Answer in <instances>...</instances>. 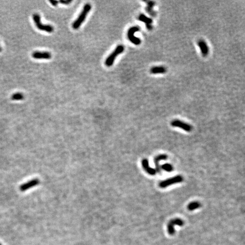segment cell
I'll return each instance as SVG.
<instances>
[{"mask_svg": "<svg viewBox=\"0 0 245 245\" xmlns=\"http://www.w3.org/2000/svg\"><path fill=\"white\" fill-rule=\"evenodd\" d=\"M184 224H185V222L181 219L177 218V219H172L168 222V225H167V230H168V233L170 235H174V233H175L174 226L176 225V226L181 227V226H183Z\"/></svg>", "mask_w": 245, "mask_h": 245, "instance_id": "obj_6", "label": "cell"}, {"mask_svg": "<svg viewBox=\"0 0 245 245\" xmlns=\"http://www.w3.org/2000/svg\"><path fill=\"white\" fill-rule=\"evenodd\" d=\"M125 47L122 45H119L117 46L115 50L110 55L107 57L105 60V64L107 67H110L113 65L114 60L116 57L124 52Z\"/></svg>", "mask_w": 245, "mask_h": 245, "instance_id": "obj_2", "label": "cell"}, {"mask_svg": "<svg viewBox=\"0 0 245 245\" xmlns=\"http://www.w3.org/2000/svg\"><path fill=\"white\" fill-rule=\"evenodd\" d=\"M168 157L166 154H160L156 156L154 159V163L156 167V171L159 173L161 172V167L160 165V162L163 160H166Z\"/></svg>", "mask_w": 245, "mask_h": 245, "instance_id": "obj_11", "label": "cell"}, {"mask_svg": "<svg viewBox=\"0 0 245 245\" xmlns=\"http://www.w3.org/2000/svg\"><path fill=\"white\" fill-rule=\"evenodd\" d=\"M197 44L201 50L203 55L204 56H206L208 54L209 52V49L206 43L203 40H200L198 41Z\"/></svg>", "mask_w": 245, "mask_h": 245, "instance_id": "obj_13", "label": "cell"}, {"mask_svg": "<svg viewBox=\"0 0 245 245\" xmlns=\"http://www.w3.org/2000/svg\"><path fill=\"white\" fill-rule=\"evenodd\" d=\"M140 30L139 27L137 26L132 27L129 29L127 33V36L129 40L135 45H138L141 44V41L139 38L135 36L136 32H138Z\"/></svg>", "mask_w": 245, "mask_h": 245, "instance_id": "obj_5", "label": "cell"}, {"mask_svg": "<svg viewBox=\"0 0 245 245\" xmlns=\"http://www.w3.org/2000/svg\"><path fill=\"white\" fill-rule=\"evenodd\" d=\"M201 206V203H199V202H197V201H194V202H191L188 205V209L189 211H192L200 208Z\"/></svg>", "mask_w": 245, "mask_h": 245, "instance_id": "obj_16", "label": "cell"}, {"mask_svg": "<svg viewBox=\"0 0 245 245\" xmlns=\"http://www.w3.org/2000/svg\"><path fill=\"white\" fill-rule=\"evenodd\" d=\"M0 245H2L1 243H0Z\"/></svg>", "mask_w": 245, "mask_h": 245, "instance_id": "obj_22", "label": "cell"}, {"mask_svg": "<svg viewBox=\"0 0 245 245\" xmlns=\"http://www.w3.org/2000/svg\"><path fill=\"white\" fill-rule=\"evenodd\" d=\"M40 183V181L38 179H34L29 181L28 182L23 184L20 187V190L21 192H24L28 190L29 188L36 186Z\"/></svg>", "mask_w": 245, "mask_h": 245, "instance_id": "obj_8", "label": "cell"}, {"mask_svg": "<svg viewBox=\"0 0 245 245\" xmlns=\"http://www.w3.org/2000/svg\"><path fill=\"white\" fill-rule=\"evenodd\" d=\"M72 0H60V2L64 5H69L72 2Z\"/></svg>", "mask_w": 245, "mask_h": 245, "instance_id": "obj_19", "label": "cell"}, {"mask_svg": "<svg viewBox=\"0 0 245 245\" xmlns=\"http://www.w3.org/2000/svg\"><path fill=\"white\" fill-rule=\"evenodd\" d=\"M2 49L1 47H0V52H2Z\"/></svg>", "mask_w": 245, "mask_h": 245, "instance_id": "obj_21", "label": "cell"}, {"mask_svg": "<svg viewBox=\"0 0 245 245\" xmlns=\"http://www.w3.org/2000/svg\"><path fill=\"white\" fill-rule=\"evenodd\" d=\"M161 168L168 172H170L173 170V167H172V165L169 163H165V164H163L162 165Z\"/></svg>", "mask_w": 245, "mask_h": 245, "instance_id": "obj_18", "label": "cell"}, {"mask_svg": "<svg viewBox=\"0 0 245 245\" xmlns=\"http://www.w3.org/2000/svg\"><path fill=\"white\" fill-rule=\"evenodd\" d=\"M166 71V68L163 67H154L150 70V72L153 74H163Z\"/></svg>", "mask_w": 245, "mask_h": 245, "instance_id": "obj_15", "label": "cell"}, {"mask_svg": "<svg viewBox=\"0 0 245 245\" xmlns=\"http://www.w3.org/2000/svg\"><path fill=\"white\" fill-rule=\"evenodd\" d=\"M171 125L172 126L179 128L187 132H191L192 130V127L190 125L179 120H175L172 122Z\"/></svg>", "mask_w": 245, "mask_h": 245, "instance_id": "obj_7", "label": "cell"}, {"mask_svg": "<svg viewBox=\"0 0 245 245\" xmlns=\"http://www.w3.org/2000/svg\"><path fill=\"white\" fill-rule=\"evenodd\" d=\"M33 20L38 29L48 33L53 32L54 27L50 25H45L42 23L41 21V17L39 14L37 13L34 14L33 15Z\"/></svg>", "mask_w": 245, "mask_h": 245, "instance_id": "obj_3", "label": "cell"}, {"mask_svg": "<svg viewBox=\"0 0 245 245\" xmlns=\"http://www.w3.org/2000/svg\"><path fill=\"white\" fill-rule=\"evenodd\" d=\"M138 20L140 21L144 22L148 30H152L153 29V26H152V23L153 20L152 19L147 17L144 14H140L138 18Z\"/></svg>", "mask_w": 245, "mask_h": 245, "instance_id": "obj_10", "label": "cell"}, {"mask_svg": "<svg viewBox=\"0 0 245 245\" xmlns=\"http://www.w3.org/2000/svg\"><path fill=\"white\" fill-rule=\"evenodd\" d=\"M50 2L52 4V5L55 7V6L58 5L59 2L58 1H56V0H50Z\"/></svg>", "mask_w": 245, "mask_h": 245, "instance_id": "obj_20", "label": "cell"}, {"mask_svg": "<svg viewBox=\"0 0 245 245\" xmlns=\"http://www.w3.org/2000/svg\"><path fill=\"white\" fill-rule=\"evenodd\" d=\"M147 6L146 8L147 12L150 14L152 17H154L156 16V13L153 10V7L155 5V2L153 1H147Z\"/></svg>", "mask_w": 245, "mask_h": 245, "instance_id": "obj_14", "label": "cell"}, {"mask_svg": "<svg viewBox=\"0 0 245 245\" xmlns=\"http://www.w3.org/2000/svg\"><path fill=\"white\" fill-rule=\"evenodd\" d=\"M142 164L144 169L147 173L151 175H154L156 174V170L149 166L148 160L147 159H144L142 160Z\"/></svg>", "mask_w": 245, "mask_h": 245, "instance_id": "obj_12", "label": "cell"}, {"mask_svg": "<svg viewBox=\"0 0 245 245\" xmlns=\"http://www.w3.org/2000/svg\"><path fill=\"white\" fill-rule=\"evenodd\" d=\"M91 8L92 7H91V5L89 3H87L84 6L83 10L79 16L78 17L72 24V27L74 29H77L80 27L82 23L85 20L88 14L91 10Z\"/></svg>", "mask_w": 245, "mask_h": 245, "instance_id": "obj_1", "label": "cell"}, {"mask_svg": "<svg viewBox=\"0 0 245 245\" xmlns=\"http://www.w3.org/2000/svg\"><path fill=\"white\" fill-rule=\"evenodd\" d=\"M11 98L13 101H21L24 99V95L20 93H17L13 94Z\"/></svg>", "mask_w": 245, "mask_h": 245, "instance_id": "obj_17", "label": "cell"}, {"mask_svg": "<svg viewBox=\"0 0 245 245\" xmlns=\"http://www.w3.org/2000/svg\"><path fill=\"white\" fill-rule=\"evenodd\" d=\"M183 180V177L181 175H178V176L172 177L170 178L161 181L159 184V186L161 188H166L171 185L182 182Z\"/></svg>", "mask_w": 245, "mask_h": 245, "instance_id": "obj_4", "label": "cell"}, {"mask_svg": "<svg viewBox=\"0 0 245 245\" xmlns=\"http://www.w3.org/2000/svg\"><path fill=\"white\" fill-rule=\"evenodd\" d=\"M33 57L36 59H50L51 54L48 52H35L32 54Z\"/></svg>", "mask_w": 245, "mask_h": 245, "instance_id": "obj_9", "label": "cell"}]
</instances>
